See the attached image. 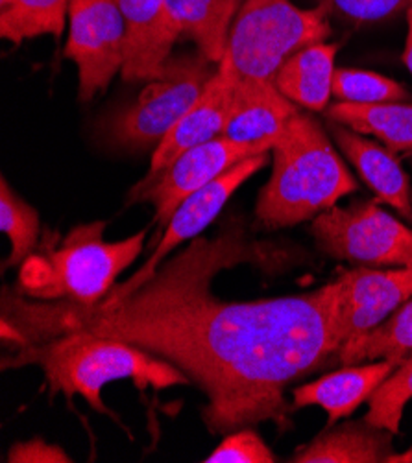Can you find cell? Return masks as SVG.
<instances>
[{
    "instance_id": "cell-6",
    "label": "cell",
    "mask_w": 412,
    "mask_h": 463,
    "mask_svg": "<svg viewBox=\"0 0 412 463\" xmlns=\"http://www.w3.org/2000/svg\"><path fill=\"white\" fill-rule=\"evenodd\" d=\"M218 67V65H216ZM216 69L200 51L167 61L137 100L110 122V138L128 150L158 146L202 95Z\"/></svg>"
},
{
    "instance_id": "cell-32",
    "label": "cell",
    "mask_w": 412,
    "mask_h": 463,
    "mask_svg": "<svg viewBox=\"0 0 412 463\" xmlns=\"http://www.w3.org/2000/svg\"><path fill=\"white\" fill-rule=\"evenodd\" d=\"M410 194H412V193H410Z\"/></svg>"
},
{
    "instance_id": "cell-29",
    "label": "cell",
    "mask_w": 412,
    "mask_h": 463,
    "mask_svg": "<svg viewBox=\"0 0 412 463\" xmlns=\"http://www.w3.org/2000/svg\"><path fill=\"white\" fill-rule=\"evenodd\" d=\"M407 23H408V30H407V39H405L403 63L412 74V6L407 10Z\"/></svg>"
},
{
    "instance_id": "cell-15",
    "label": "cell",
    "mask_w": 412,
    "mask_h": 463,
    "mask_svg": "<svg viewBox=\"0 0 412 463\" xmlns=\"http://www.w3.org/2000/svg\"><path fill=\"white\" fill-rule=\"evenodd\" d=\"M331 135L340 152L353 165L360 179L374 191L378 200L412 222V189L396 154L385 145H378L337 122H331Z\"/></svg>"
},
{
    "instance_id": "cell-23",
    "label": "cell",
    "mask_w": 412,
    "mask_h": 463,
    "mask_svg": "<svg viewBox=\"0 0 412 463\" xmlns=\"http://www.w3.org/2000/svg\"><path fill=\"white\" fill-rule=\"evenodd\" d=\"M0 227L10 239V266H21L39 246L41 220L37 211L24 202L3 177L0 183Z\"/></svg>"
},
{
    "instance_id": "cell-30",
    "label": "cell",
    "mask_w": 412,
    "mask_h": 463,
    "mask_svg": "<svg viewBox=\"0 0 412 463\" xmlns=\"http://www.w3.org/2000/svg\"><path fill=\"white\" fill-rule=\"evenodd\" d=\"M388 463H412V445L403 452H394Z\"/></svg>"
},
{
    "instance_id": "cell-18",
    "label": "cell",
    "mask_w": 412,
    "mask_h": 463,
    "mask_svg": "<svg viewBox=\"0 0 412 463\" xmlns=\"http://www.w3.org/2000/svg\"><path fill=\"white\" fill-rule=\"evenodd\" d=\"M339 46L318 43L289 58L273 76V85L285 99L309 111H326L333 95L335 56Z\"/></svg>"
},
{
    "instance_id": "cell-31",
    "label": "cell",
    "mask_w": 412,
    "mask_h": 463,
    "mask_svg": "<svg viewBox=\"0 0 412 463\" xmlns=\"http://www.w3.org/2000/svg\"><path fill=\"white\" fill-rule=\"evenodd\" d=\"M12 5V0H0V10H5Z\"/></svg>"
},
{
    "instance_id": "cell-14",
    "label": "cell",
    "mask_w": 412,
    "mask_h": 463,
    "mask_svg": "<svg viewBox=\"0 0 412 463\" xmlns=\"http://www.w3.org/2000/svg\"><path fill=\"white\" fill-rule=\"evenodd\" d=\"M300 111L270 80L241 78L222 137L270 152L287 122Z\"/></svg>"
},
{
    "instance_id": "cell-27",
    "label": "cell",
    "mask_w": 412,
    "mask_h": 463,
    "mask_svg": "<svg viewBox=\"0 0 412 463\" xmlns=\"http://www.w3.org/2000/svg\"><path fill=\"white\" fill-rule=\"evenodd\" d=\"M330 6L350 21L376 23L408 10L412 0H330Z\"/></svg>"
},
{
    "instance_id": "cell-5",
    "label": "cell",
    "mask_w": 412,
    "mask_h": 463,
    "mask_svg": "<svg viewBox=\"0 0 412 463\" xmlns=\"http://www.w3.org/2000/svg\"><path fill=\"white\" fill-rule=\"evenodd\" d=\"M330 3L303 10L291 0H244L237 14L225 58L241 78L270 80L280 67L307 46L331 35Z\"/></svg>"
},
{
    "instance_id": "cell-1",
    "label": "cell",
    "mask_w": 412,
    "mask_h": 463,
    "mask_svg": "<svg viewBox=\"0 0 412 463\" xmlns=\"http://www.w3.org/2000/svg\"><path fill=\"white\" fill-rule=\"evenodd\" d=\"M264 257L232 227L213 239L196 237L119 301H39L5 290L3 340L21 349L71 333L115 338L186 373L206 397L202 420L213 436L264 421L289 427L287 388L339 353L335 283L257 301L213 296L222 269Z\"/></svg>"
},
{
    "instance_id": "cell-8",
    "label": "cell",
    "mask_w": 412,
    "mask_h": 463,
    "mask_svg": "<svg viewBox=\"0 0 412 463\" xmlns=\"http://www.w3.org/2000/svg\"><path fill=\"white\" fill-rule=\"evenodd\" d=\"M65 56L78 67V97L104 92L126 58V24L115 0H71Z\"/></svg>"
},
{
    "instance_id": "cell-26",
    "label": "cell",
    "mask_w": 412,
    "mask_h": 463,
    "mask_svg": "<svg viewBox=\"0 0 412 463\" xmlns=\"http://www.w3.org/2000/svg\"><path fill=\"white\" fill-rule=\"evenodd\" d=\"M206 463H273L276 456L252 429L225 434L222 443L204 459Z\"/></svg>"
},
{
    "instance_id": "cell-25",
    "label": "cell",
    "mask_w": 412,
    "mask_h": 463,
    "mask_svg": "<svg viewBox=\"0 0 412 463\" xmlns=\"http://www.w3.org/2000/svg\"><path fill=\"white\" fill-rule=\"evenodd\" d=\"M333 97L351 104L407 102L408 90L392 78L372 71L337 69L333 78Z\"/></svg>"
},
{
    "instance_id": "cell-16",
    "label": "cell",
    "mask_w": 412,
    "mask_h": 463,
    "mask_svg": "<svg viewBox=\"0 0 412 463\" xmlns=\"http://www.w3.org/2000/svg\"><path fill=\"white\" fill-rule=\"evenodd\" d=\"M390 360H374L344 365L335 373L320 377L314 383L298 386L292 392V408L320 406L330 415L328 427L339 423L372 397L378 386L394 372Z\"/></svg>"
},
{
    "instance_id": "cell-17",
    "label": "cell",
    "mask_w": 412,
    "mask_h": 463,
    "mask_svg": "<svg viewBox=\"0 0 412 463\" xmlns=\"http://www.w3.org/2000/svg\"><path fill=\"white\" fill-rule=\"evenodd\" d=\"M394 434L366 420L326 427L312 441L300 447L292 463H388Z\"/></svg>"
},
{
    "instance_id": "cell-21",
    "label": "cell",
    "mask_w": 412,
    "mask_h": 463,
    "mask_svg": "<svg viewBox=\"0 0 412 463\" xmlns=\"http://www.w3.org/2000/svg\"><path fill=\"white\" fill-rule=\"evenodd\" d=\"M412 353V298L370 333L346 344L339 353L342 365L390 360L396 365Z\"/></svg>"
},
{
    "instance_id": "cell-28",
    "label": "cell",
    "mask_w": 412,
    "mask_h": 463,
    "mask_svg": "<svg viewBox=\"0 0 412 463\" xmlns=\"http://www.w3.org/2000/svg\"><path fill=\"white\" fill-rule=\"evenodd\" d=\"M10 463H71L72 458L54 443H47L41 438L15 443L8 452Z\"/></svg>"
},
{
    "instance_id": "cell-20",
    "label": "cell",
    "mask_w": 412,
    "mask_h": 463,
    "mask_svg": "<svg viewBox=\"0 0 412 463\" xmlns=\"http://www.w3.org/2000/svg\"><path fill=\"white\" fill-rule=\"evenodd\" d=\"M326 117L360 135H374L394 154L412 150V104L339 102L326 109Z\"/></svg>"
},
{
    "instance_id": "cell-9",
    "label": "cell",
    "mask_w": 412,
    "mask_h": 463,
    "mask_svg": "<svg viewBox=\"0 0 412 463\" xmlns=\"http://www.w3.org/2000/svg\"><path fill=\"white\" fill-rule=\"evenodd\" d=\"M333 283V331L340 351L376 329L412 298V266H360L344 271Z\"/></svg>"
},
{
    "instance_id": "cell-24",
    "label": "cell",
    "mask_w": 412,
    "mask_h": 463,
    "mask_svg": "<svg viewBox=\"0 0 412 463\" xmlns=\"http://www.w3.org/2000/svg\"><path fill=\"white\" fill-rule=\"evenodd\" d=\"M412 399V353L399 362L394 372L378 386L369 399L366 421L387 429L394 436L399 434L405 404Z\"/></svg>"
},
{
    "instance_id": "cell-22",
    "label": "cell",
    "mask_w": 412,
    "mask_h": 463,
    "mask_svg": "<svg viewBox=\"0 0 412 463\" xmlns=\"http://www.w3.org/2000/svg\"><path fill=\"white\" fill-rule=\"evenodd\" d=\"M71 0H12L0 10V35L21 44L39 35L62 37Z\"/></svg>"
},
{
    "instance_id": "cell-10",
    "label": "cell",
    "mask_w": 412,
    "mask_h": 463,
    "mask_svg": "<svg viewBox=\"0 0 412 463\" xmlns=\"http://www.w3.org/2000/svg\"><path fill=\"white\" fill-rule=\"evenodd\" d=\"M268 154L255 146L234 143L225 137H216L209 143L181 154L168 168L152 179H143L129 193V202L152 203L156 223L167 227L177 207L189 196L204 189L207 183L230 170L243 159Z\"/></svg>"
},
{
    "instance_id": "cell-2",
    "label": "cell",
    "mask_w": 412,
    "mask_h": 463,
    "mask_svg": "<svg viewBox=\"0 0 412 463\" xmlns=\"http://www.w3.org/2000/svg\"><path fill=\"white\" fill-rule=\"evenodd\" d=\"M272 154V174L259 193L255 216L268 229L314 220L355 193L359 184L312 115L298 111Z\"/></svg>"
},
{
    "instance_id": "cell-4",
    "label": "cell",
    "mask_w": 412,
    "mask_h": 463,
    "mask_svg": "<svg viewBox=\"0 0 412 463\" xmlns=\"http://www.w3.org/2000/svg\"><path fill=\"white\" fill-rule=\"evenodd\" d=\"M106 222L76 225L62 242L47 235L21 264L17 292L39 301L97 305L113 288L117 277L141 255L149 229L108 242Z\"/></svg>"
},
{
    "instance_id": "cell-7",
    "label": "cell",
    "mask_w": 412,
    "mask_h": 463,
    "mask_svg": "<svg viewBox=\"0 0 412 463\" xmlns=\"http://www.w3.org/2000/svg\"><path fill=\"white\" fill-rule=\"evenodd\" d=\"M318 250L360 266H412V229L376 202L331 207L311 223Z\"/></svg>"
},
{
    "instance_id": "cell-3",
    "label": "cell",
    "mask_w": 412,
    "mask_h": 463,
    "mask_svg": "<svg viewBox=\"0 0 412 463\" xmlns=\"http://www.w3.org/2000/svg\"><path fill=\"white\" fill-rule=\"evenodd\" d=\"M35 364L43 369L51 395L83 397L91 408L111 413L102 402V390L129 379L137 388L167 390L191 386L189 377L170 362L126 342L85 333H71L17 349L5 358V367Z\"/></svg>"
},
{
    "instance_id": "cell-11",
    "label": "cell",
    "mask_w": 412,
    "mask_h": 463,
    "mask_svg": "<svg viewBox=\"0 0 412 463\" xmlns=\"http://www.w3.org/2000/svg\"><path fill=\"white\" fill-rule=\"evenodd\" d=\"M268 154H259L243 159L241 163H237L230 170H225L222 175L207 183L204 189H200L198 193H195L183 202L167 223L161 241L156 244L152 255L145 260V264L137 269L126 283L115 285L102 301H119L126 298L135 288H139L143 283H147L179 244L195 241L218 216L222 207L234 196V193L241 184L254 174H257L264 165H268Z\"/></svg>"
},
{
    "instance_id": "cell-19",
    "label": "cell",
    "mask_w": 412,
    "mask_h": 463,
    "mask_svg": "<svg viewBox=\"0 0 412 463\" xmlns=\"http://www.w3.org/2000/svg\"><path fill=\"white\" fill-rule=\"evenodd\" d=\"M244 0H168L179 33L193 39L198 51L218 65Z\"/></svg>"
},
{
    "instance_id": "cell-12",
    "label": "cell",
    "mask_w": 412,
    "mask_h": 463,
    "mask_svg": "<svg viewBox=\"0 0 412 463\" xmlns=\"http://www.w3.org/2000/svg\"><path fill=\"white\" fill-rule=\"evenodd\" d=\"M239 80L241 76L235 71L234 63L224 56L216 67V72L204 87L198 100L156 146L150 161V170L145 179H152L161 174L187 150L209 143L216 137H222Z\"/></svg>"
},
{
    "instance_id": "cell-13",
    "label": "cell",
    "mask_w": 412,
    "mask_h": 463,
    "mask_svg": "<svg viewBox=\"0 0 412 463\" xmlns=\"http://www.w3.org/2000/svg\"><path fill=\"white\" fill-rule=\"evenodd\" d=\"M126 24V81H150L172 58L179 28L172 19L168 0H115Z\"/></svg>"
}]
</instances>
